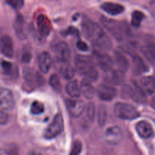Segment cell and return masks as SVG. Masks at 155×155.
I'll return each instance as SVG.
<instances>
[{
	"mask_svg": "<svg viewBox=\"0 0 155 155\" xmlns=\"http://www.w3.org/2000/svg\"><path fill=\"white\" fill-rule=\"evenodd\" d=\"M63 35L65 36H68V35H72V36H78V30L74 27H68L67 30L64 31Z\"/></svg>",
	"mask_w": 155,
	"mask_h": 155,
	"instance_id": "obj_36",
	"label": "cell"
},
{
	"mask_svg": "<svg viewBox=\"0 0 155 155\" xmlns=\"http://www.w3.org/2000/svg\"><path fill=\"white\" fill-rule=\"evenodd\" d=\"M101 22L105 28L117 39L122 41L129 36L130 33V29L128 24L123 21H118L115 20L101 18Z\"/></svg>",
	"mask_w": 155,
	"mask_h": 155,
	"instance_id": "obj_3",
	"label": "cell"
},
{
	"mask_svg": "<svg viewBox=\"0 0 155 155\" xmlns=\"http://www.w3.org/2000/svg\"><path fill=\"white\" fill-rule=\"evenodd\" d=\"M114 60H115V64L118 66L119 71L125 72V71L129 69V63L128 61L127 58L122 54L118 52V51H115V55H114Z\"/></svg>",
	"mask_w": 155,
	"mask_h": 155,
	"instance_id": "obj_25",
	"label": "cell"
},
{
	"mask_svg": "<svg viewBox=\"0 0 155 155\" xmlns=\"http://www.w3.org/2000/svg\"><path fill=\"white\" fill-rule=\"evenodd\" d=\"M6 2L15 10H19L24 5V1H21V0H9Z\"/></svg>",
	"mask_w": 155,
	"mask_h": 155,
	"instance_id": "obj_35",
	"label": "cell"
},
{
	"mask_svg": "<svg viewBox=\"0 0 155 155\" xmlns=\"http://www.w3.org/2000/svg\"><path fill=\"white\" fill-rule=\"evenodd\" d=\"M100 8L107 14L113 16L122 13L125 10L124 6L114 2H104L100 5Z\"/></svg>",
	"mask_w": 155,
	"mask_h": 155,
	"instance_id": "obj_19",
	"label": "cell"
},
{
	"mask_svg": "<svg viewBox=\"0 0 155 155\" xmlns=\"http://www.w3.org/2000/svg\"><path fill=\"white\" fill-rule=\"evenodd\" d=\"M49 83H50L52 89H54L56 92H61L62 87V84H61L60 80H59V77L57 74H52L51 77H50Z\"/></svg>",
	"mask_w": 155,
	"mask_h": 155,
	"instance_id": "obj_29",
	"label": "cell"
},
{
	"mask_svg": "<svg viewBox=\"0 0 155 155\" xmlns=\"http://www.w3.org/2000/svg\"><path fill=\"white\" fill-rule=\"evenodd\" d=\"M154 80H155V79H154Z\"/></svg>",
	"mask_w": 155,
	"mask_h": 155,
	"instance_id": "obj_43",
	"label": "cell"
},
{
	"mask_svg": "<svg viewBox=\"0 0 155 155\" xmlns=\"http://www.w3.org/2000/svg\"><path fill=\"white\" fill-rule=\"evenodd\" d=\"M86 113H87V117H88V120H89L91 122H93V121L94 120V118H95V115H96V108L94 103L92 102L88 103V106H87Z\"/></svg>",
	"mask_w": 155,
	"mask_h": 155,
	"instance_id": "obj_34",
	"label": "cell"
},
{
	"mask_svg": "<svg viewBox=\"0 0 155 155\" xmlns=\"http://www.w3.org/2000/svg\"><path fill=\"white\" fill-rule=\"evenodd\" d=\"M144 15L140 11H135L132 15V25L135 27H139L144 20Z\"/></svg>",
	"mask_w": 155,
	"mask_h": 155,
	"instance_id": "obj_32",
	"label": "cell"
},
{
	"mask_svg": "<svg viewBox=\"0 0 155 155\" xmlns=\"http://www.w3.org/2000/svg\"><path fill=\"white\" fill-rule=\"evenodd\" d=\"M59 71L62 77L65 80H70L74 76V70L68 62H60Z\"/></svg>",
	"mask_w": 155,
	"mask_h": 155,
	"instance_id": "obj_22",
	"label": "cell"
},
{
	"mask_svg": "<svg viewBox=\"0 0 155 155\" xmlns=\"http://www.w3.org/2000/svg\"><path fill=\"white\" fill-rule=\"evenodd\" d=\"M135 130H136L138 136L143 139H150V138L153 137L154 135L153 127L147 121L141 120L137 123L136 126H135Z\"/></svg>",
	"mask_w": 155,
	"mask_h": 155,
	"instance_id": "obj_12",
	"label": "cell"
},
{
	"mask_svg": "<svg viewBox=\"0 0 155 155\" xmlns=\"http://www.w3.org/2000/svg\"><path fill=\"white\" fill-rule=\"evenodd\" d=\"M132 99L139 104H145L147 101L145 92L143 91L137 83H134L132 86H130V96Z\"/></svg>",
	"mask_w": 155,
	"mask_h": 155,
	"instance_id": "obj_16",
	"label": "cell"
},
{
	"mask_svg": "<svg viewBox=\"0 0 155 155\" xmlns=\"http://www.w3.org/2000/svg\"><path fill=\"white\" fill-rule=\"evenodd\" d=\"M0 64H1V68L4 74H7V75L13 76V77L15 74L18 76V72L14 71L13 66H12V64L11 62L8 61L2 60L0 62Z\"/></svg>",
	"mask_w": 155,
	"mask_h": 155,
	"instance_id": "obj_31",
	"label": "cell"
},
{
	"mask_svg": "<svg viewBox=\"0 0 155 155\" xmlns=\"http://www.w3.org/2000/svg\"><path fill=\"white\" fill-rule=\"evenodd\" d=\"M65 104L70 116L72 117H79L82 114L84 109V104L81 100H74L68 98L66 100Z\"/></svg>",
	"mask_w": 155,
	"mask_h": 155,
	"instance_id": "obj_9",
	"label": "cell"
},
{
	"mask_svg": "<svg viewBox=\"0 0 155 155\" xmlns=\"http://www.w3.org/2000/svg\"><path fill=\"white\" fill-rule=\"evenodd\" d=\"M81 27L84 36L92 42L99 51H106L110 49L112 42L99 24L94 23L90 18L84 17Z\"/></svg>",
	"mask_w": 155,
	"mask_h": 155,
	"instance_id": "obj_1",
	"label": "cell"
},
{
	"mask_svg": "<svg viewBox=\"0 0 155 155\" xmlns=\"http://www.w3.org/2000/svg\"><path fill=\"white\" fill-rule=\"evenodd\" d=\"M107 119V110L105 106L100 105L97 111V122L100 127H103L106 122Z\"/></svg>",
	"mask_w": 155,
	"mask_h": 155,
	"instance_id": "obj_30",
	"label": "cell"
},
{
	"mask_svg": "<svg viewBox=\"0 0 155 155\" xmlns=\"http://www.w3.org/2000/svg\"><path fill=\"white\" fill-rule=\"evenodd\" d=\"M151 106L153 107V109H155V96L152 98L151 101Z\"/></svg>",
	"mask_w": 155,
	"mask_h": 155,
	"instance_id": "obj_41",
	"label": "cell"
},
{
	"mask_svg": "<svg viewBox=\"0 0 155 155\" xmlns=\"http://www.w3.org/2000/svg\"><path fill=\"white\" fill-rule=\"evenodd\" d=\"M133 61V72L137 75L141 74L142 73L147 71V68L146 67L145 64L144 63L142 59L138 55H135L132 59Z\"/></svg>",
	"mask_w": 155,
	"mask_h": 155,
	"instance_id": "obj_27",
	"label": "cell"
},
{
	"mask_svg": "<svg viewBox=\"0 0 155 155\" xmlns=\"http://www.w3.org/2000/svg\"><path fill=\"white\" fill-rule=\"evenodd\" d=\"M9 121V116L3 110H0V125H5Z\"/></svg>",
	"mask_w": 155,
	"mask_h": 155,
	"instance_id": "obj_38",
	"label": "cell"
},
{
	"mask_svg": "<svg viewBox=\"0 0 155 155\" xmlns=\"http://www.w3.org/2000/svg\"><path fill=\"white\" fill-rule=\"evenodd\" d=\"M114 113L122 120H135L139 117L140 113L136 107L127 103L117 102L114 106Z\"/></svg>",
	"mask_w": 155,
	"mask_h": 155,
	"instance_id": "obj_4",
	"label": "cell"
},
{
	"mask_svg": "<svg viewBox=\"0 0 155 155\" xmlns=\"http://www.w3.org/2000/svg\"><path fill=\"white\" fill-rule=\"evenodd\" d=\"M76 46H77V48H78L80 51H88V50H89V47H88V45H87L84 42H83V41L81 40L78 41L77 43H76Z\"/></svg>",
	"mask_w": 155,
	"mask_h": 155,
	"instance_id": "obj_37",
	"label": "cell"
},
{
	"mask_svg": "<svg viewBox=\"0 0 155 155\" xmlns=\"http://www.w3.org/2000/svg\"><path fill=\"white\" fill-rule=\"evenodd\" d=\"M55 54L56 58L60 62H68L71 58V50L68 44L60 42L55 47Z\"/></svg>",
	"mask_w": 155,
	"mask_h": 155,
	"instance_id": "obj_11",
	"label": "cell"
},
{
	"mask_svg": "<svg viewBox=\"0 0 155 155\" xmlns=\"http://www.w3.org/2000/svg\"><path fill=\"white\" fill-rule=\"evenodd\" d=\"M14 28H15V33L17 36L20 39H24L26 37V31L24 27V18L21 15H18L16 17L15 23H14Z\"/></svg>",
	"mask_w": 155,
	"mask_h": 155,
	"instance_id": "obj_23",
	"label": "cell"
},
{
	"mask_svg": "<svg viewBox=\"0 0 155 155\" xmlns=\"http://www.w3.org/2000/svg\"><path fill=\"white\" fill-rule=\"evenodd\" d=\"M28 155H41V154H39V153H36V152H31V153H30Z\"/></svg>",
	"mask_w": 155,
	"mask_h": 155,
	"instance_id": "obj_42",
	"label": "cell"
},
{
	"mask_svg": "<svg viewBox=\"0 0 155 155\" xmlns=\"http://www.w3.org/2000/svg\"><path fill=\"white\" fill-rule=\"evenodd\" d=\"M37 29L42 37H46L50 33V23L48 18L44 15H40L36 18Z\"/></svg>",
	"mask_w": 155,
	"mask_h": 155,
	"instance_id": "obj_15",
	"label": "cell"
},
{
	"mask_svg": "<svg viewBox=\"0 0 155 155\" xmlns=\"http://www.w3.org/2000/svg\"><path fill=\"white\" fill-rule=\"evenodd\" d=\"M82 151V143L80 140H75L71 145L69 155H80Z\"/></svg>",
	"mask_w": 155,
	"mask_h": 155,
	"instance_id": "obj_33",
	"label": "cell"
},
{
	"mask_svg": "<svg viewBox=\"0 0 155 155\" xmlns=\"http://www.w3.org/2000/svg\"><path fill=\"white\" fill-rule=\"evenodd\" d=\"M38 67L42 73L48 72L52 65V58L47 51H43L39 54L37 58Z\"/></svg>",
	"mask_w": 155,
	"mask_h": 155,
	"instance_id": "obj_18",
	"label": "cell"
},
{
	"mask_svg": "<svg viewBox=\"0 0 155 155\" xmlns=\"http://www.w3.org/2000/svg\"><path fill=\"white\" fill-rule=\"evenodd\" d=\"M66 92L72 98H78L80 97L81 93V87L79 86L78 83L76 80H72V81L69 82L68 84L66 85Z\"/></svg>",
	"mask_w": 155,
	"mask_h": 155,
	"instance_id": "obj_24",
	"label": "cell"
},
{
	"mask_svg": "<svg viewBox=\"0 0 155 155\" xmlns=\"http://www.w3.org/2000/svg\"><path fill=\"white\" fill-rule=\"evenodd\" d=\"M15 105V98L12 91L7 88L0 87V107L4 110H11Z\"/></svg>",
	"mask_w": 155,
	"mask_h": 155,
	"instance_id": "obj_7",
	"label": "cell"
},
{
	"mask_svg": "<svg viewBox=\"0 0 155 155\" xmlns=\"http://www.w3.org/2000/svg\"><path fill=\"white\" fill-rule=\"evenodd\" d=\"M144 57L155 66V45L154 44H148L141 48Z\"/></svg>",
	"mask_w": 155,
	"mask_h": 155,
	"instance_id": "obj_26",
	"label": "cell"
},
{
	"mask_svg": "<svg viewBox=\"0 0 155 155\" xmlns=\"http://www.w3.org/2000/svg\"><path fill=\"white\" fill-rule=\"evenodd\" d=\"M97 94L99 98L103 101H111L117 94L116 89L110 85L100 84L97 86Z\"/></svg>",
	"mask_w": 155,
	"mask_h": 155,
	"instance_id": "obj_10",
	"label": "cell"
},
{
	"mask_svg": "<svg viewBox=\"0 0 155 155\" xmlns=\"http://www.w3.org/2000/svg\"><path fill=\"white\" fill-rule=\"evenodd\" d=\"M76 69L78 72L88 81H95L98 77V72L94 67L92 60L84 55H77L74 58Z\"/></svg>",
	"mask_w": 155,
	"mask_h": 155,
	"instance_id": "obj_2",
	"label": "cell"
},
{
	"mask_svg": "<svg viewBox=\"0 0 155 155\" xmlns=\"http://www.w3.org/2000/svg\"><path fill=\"white\" fill-rule=\"evenodd\" d=\"M0 155H10V154L6 150L3 149V148H0Z\"/></svg>",
	"mask_w": 155,
	"mask_h": 155,
	"instance_id": "obj_40",
	"label": "cell"
},
{
	"mask_svg": "<svg viewBox=\"0 0 155 155\" xmlns=\"http://www.w3.org/2000/svg\"><path fill=\"white\" fill-rule=\"evenodd\" d=\"M105 82L110 85H120L124 82L125 74L119 70H112L105 77Z\"/></svg>",
	"mask_w": 155,
	"mask_h": 155,
	"instance_id": "obj_17",
	"label": "cell"
},
{
	"mask_svg": "<svg viewBox=\"0 0 155 155\" xmlns=\"http://www.w3.org/2000/svg\"><path fill=\"white\" fill-rule=\"evenodd\" d=\"M95 54L97 64L103 71L107 73L112 71V67H113V60L110 56L106 54H102L98 51H97Z\"/></svg>",
	"mask_w": 155,
	"mask_h": 155,
	"instance_id": "obj_13",
	"label": "cell"
},
{
	"mask_svg": "<svg viewBox=\"0 0 155 155\" xmlns=\"http://www.w3.org/2000/svg\"><path fill=\"white\" fill-rule=\"evenodd\" d=\"M45 110V106L43 103L39 101H34L30 105V111L33 115H40Z\"/></svg>",
	"mask_w": 155,
	"mask_h": 155,
	"instance_id": "obj_28",
	"label": "cell"
},
{
	"mask_svg": "<svg viewBox=\"0 0 155 155\" xmlns=\"http://www.w3.org/2000/svg\"><path fill=\"white\" fill-rule=\"evenodd\" d=\"M105 139L109 145H118L122 139V133L121 129L116 126L109 127L105 133Z\"/></svg>",
	"mask_w": 155,
	"mask_h": 155,
	"instance_id": "obj_8",
	"label": "cell"
},
{
	"mask_svg": "<svg viewBox=\"0 0 155 155\" xmlns=\"http://www.w3.org/2000/svg\"><path fill=\"white\" fill-rule=\"evenodd\" d=\"M64 129V120L62 115L61 114H57L52 122L49 124L47 128L43 133V137L46 139H52L59 136Z\"/></svg>",
	"mask_w": 155,
	"mask_h": 155,
	"instance_id": "obj_5",
	"label": "cell"
},
{
	"mask_svg": "<svg viewBox=\"0 0 155 155\" xmlns=\"http://www.w3.org/2000/svg\"><path fill=\"white\" fill-rule=\"evenodd\" d=\"M81 92L88 99H92L95 95V89L91 85V82L84 79L81 83Z\"/></svg>",
	"mask_w": 155,
	"mask_h": 155,
	"instance_id": "obj_20",
	"label": "cell"
},
{
	"mask_svg": "<svg viewBox=\"0 0 155 155\" xmlns=\"http://www.w3.org/2000/svg\"><path fill=\"white\" fill-rule=\"evenodd\" d=\"M141 89L148 95H151L155 91V80L152 77H144L141 80Z\"/></svg>",
	"mask_w": 155,
	"mask_h": 155,
	"instance_id": "obj_21",
	"label": "cell"
},
{
	"mask_svg": "<svg viewBox=\"0 0 155 155\" xmlns=\"http://www.w3.org/2000/svg\"><path fill=\"white\" fill-rule=\"evenodd\" d=\"M23 75L25 83L28 86L36 88L42 86L44 80L42 76L30 68H25L23 70Z\"/></svg>",
	"mask_w": 155,
	"mask_h": 155,
	"instance_id": "obj_6",
	"label": "cell"
},
{
	"mask_svg": "<svg viewBox=\"0 0 155 155\" xmlns=\"http://www.w3.org/2000/svg\"><path fill=\"white\" fill-rule=\"evenodd\" d=\"M30 59H31V54L30 52H24L21 56V61H22L23 63H29L30 61Z\"/></svg>",
	"mask_w": 155,
	"mask_h": 155,
	"instance_id": "obj_39",
	"label": "cell"
},
{
	"mask_svg": "<svg viewBox=\"0 0 155 155\" xmlns=\"http://www.w3.org/2000/svg\"><path fill=\"white\" fill-rule=\"evenodd\" d=\"M0 51L7 58H12L14 54V44L9 36H2L0 38Z\"/></svg>",
	"mask_w": 155,
	"mask_h": 155,
	"instance_id": "obj_14",
	"label": "cell"
}]
</instances>
